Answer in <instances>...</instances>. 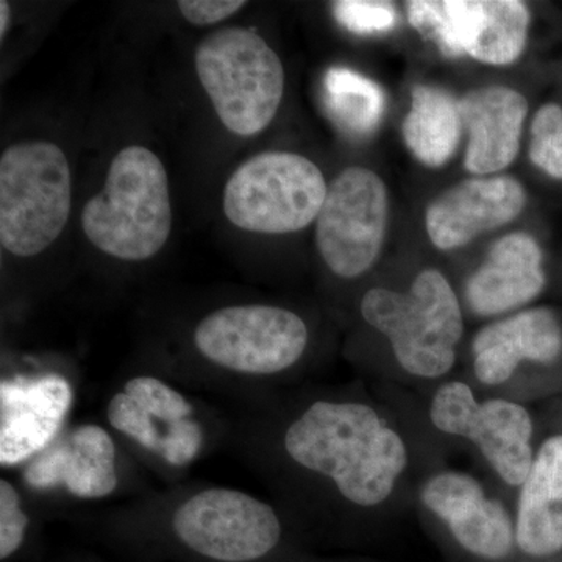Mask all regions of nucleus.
I'll list each match as a JSON object with an SVG mask.
<instances>
[{
    "mask_svg": "<svg viewBox=\"0 0 562 562\" xmlns=\"http://www.w3.org/2000/svg\"><path fill=\"white\" fill-rule=\"evenodd\" d=\"M224 447L269 482H313L353 508L382 505L408 464L401 435L349 398L316 397L288 414L241 403Z\"/></svg>",
    "mask_w": 562,
    "mask_h": 562,
    "instance_id": "1",
    "label": "nucleus"
},
{
    "mask_svg": "<svg viewBox=\"0 0 562 562\" xmlns=\"http://www.w3.org/2000/svg\"><path fill=\"white\" fill-rule=\"evenodd\" d=\"M117 538L151 542L201 562H262L286 535L280 509L250 492L181 482L102 509Z\"/></svg>",
    "mask_w": 562,
    "mask_h": 562,
    "instance_id": "2",
    "label": "nucleus"
},
{
    "mask_svg": "<svg viewBox=\"0 0 562 562\" xmlns=\"http://www.w3.org/2000/svg\"><path fill=\"white\" fill-rule=\"evenodd\" d=\"M188 346V357L165 376L188 390L247 403L301 364L310 330L297 313L283 306L238 303L211 310L195 322Z\"/></svg>",
    "mask_w": 562,
    "mask_h": 562,
    "instance_id": "3",
    "label": "nucleus"
},
{
    "mask_svg": "<svg viewBox=\"0 0 562 562\" xmlns=\"http://www.w3.org/2000/svg\"><path fill=\"white\" fill-rule=\"evenodd\" d=\"M103 424L166 486L225 446L228 416L158 372L133 373L111 390Z\"/></svg>",
    "mask_w": 562,
    "mask_h": 562,
    "instance_id": "4",
    "label": "nucleus"
},
{
    "mask_svg": "<svg viewBox=\"0 0 562 562\" xmlns=\"http://www.w3.org/2000/svg\"><path fill=\"white\" fill-rule=\"evenodd\" d=\"M143 469L105 424L80 422L18 469V482L44 512L144 494Z\"/></svg>",
    "mask_w": 562,
    "mask_h": 562,
    "instance_id": "5",
    "label": "nucleus"
},
{
    "mask_svg": "<svg viewBox=\"0 0 562 562\" xmlns=\"http://www.w3.org/2000/svg\"><path fill=\"white\" fill-rule=\"evenodd\" d=\"M94 247L124 261H146L171 235L169 181L160 158L143 146H128L111 161L105 188L81 214Z\"/></svg>",
    "mask_w": 562,
    "mask_h": 562,
    "instance_id": "6",
    "label": "nucleus"
},
{
    "mask_svg": "<svg viewBox=\"0 0 562 562\" xmlns=\"http://www.w3.org/2000/svg\"><path fill=\"white\" fill-rule=\"evenodd\" d=\"M361 314L390 339L398 364L412 375L438 379L453 368L464 322L453 288L436 269L420 272L408 292H366Z\"/></svg>",
    "mask_w": 562,
    "mask_h": 562,
    "instance_id": "7",
    "label": "nucleus"
},
{
    "mask_svg": "<svg viewBox=\"0 0 562 562\" xmlns=\"http://www.w3.org/2000/svg\"><path fill=\"white\" fill-rule=\"evenodd\" d=\"M195 70L222 124L239 136L265 131L283 99L279 55L250 29L211 33L195 50Z\"/></svg>",
    "mask_w": 562,
    "mask_h": 562,
    "instance_id": "8",
    "label": "nucleus"
},
{
    "mask_svg": "<svg viewBox=\"0 0 562 562\" xmlns=\"http://www.w3.org/2000/svg\"><path fill=\"white\" fill-rule=\"evenodd\" d=\"M65 151L47 140L10 146L0 158V243L16 257H35L57 241L70 211Z\"/></svg>",
    "mask_w": 562,
    "mask_h": 562,
    "instance_id": "9",
    "label": "nucleus"
},
{
    "mask_svg": "<svg viewBox=\"0 0 562 562\" xmlns=\"http://www.w3.org/2000/svg\"><path fill=\"white\" fill-rule=\"evenodd\" d=\"M327 191L321 169L308 158L265 151L239 166L228 180L225 216L243 231L299 232L317 220Z\"/></svg>",
    "mask_w": 562,
    "mask_h": 562,
    "instance_id": "10",
    "label": "nucleus"
},
{
    "mask_svg": "<svg viewBox=\"0 0 562 562\" xmlns=\"http://www.w3.org/2000/svg\"><path fill=\"white\" fill-rule=\"evenodd\" d=\"M408 20L442 55L512 65L522 55L530 11L517 0H413Z\"/></svg>",
    "mask_w": 562,
    "mask_h": 562,
    "instance_id": "11",
    "label": "nucleus"
},
{
    "mask_svg": "<svg viewBox=\"0 0 562 562\" xmlns=\"http://www.w3.org/2000/svg\"><path fill=\"white\" fill-rule=\"evenodd\" d=\"M316 243L335 276L357 279L382 251L387 224V191L366 168L344 169L328 187L317 216Z\"/></svg>",
    "mask_w": 562,
    "mask_h": 562,
    "instance_id": "12",
    "label": "nucleus"
},
{
    "mask_svg": "<svg viewBox=\"0 0 562 562\" xmlns=\"http://www.w3.org/2000/svg\"><path fill=\"white\" fill-rule=\"evenodd\" d=\"M432 425L479 447L509 486H522L531 471L532 420L524 406L492 398L480 403L465 383L443 384L432 397Z\"/></svg>",
    "mask_w": 562,
    "mask_h": 562,
    "instance_id": "13",
    "label": "nucleus"
},
{
    "mask_svg": "<svg viewBox=\"0 0 562 562\" xmlns=\"http://www.w3.org/2000/svg\"><path fill=\"white\" fill-rule=\"evenodd\" d=\"M77 382L60 369L3 373L0 380V464L21 469L66 428Z\"/></svg>",
    "mask_w": 562,
    "mask_h": 562,
    "instance_id": "14",
    "label": "nucleus"
},
{
    "mask_svg": "<svg viewBox=\"0 0 562 562\" xmlns=\"http://www.w3.org/2000/svg\"><path fill=\"white\" fill-rule=\"evenodd\" d=\"M422 502L449 527L462 549L490 561L508 558L516 543V527L501 502L465 473L432 476L422 491Z\"/></svg>",
    "mask_w": 562,
    "mask_h": 562,
    "instance_id": "15",
    "label": "nucleus"
},
{
    "mask_svg": "<svg viewBox=\"0 0 562 562\" xmlns=\"http://www.w3.org/2000/svg\"><path fill=\"white\" fill-rule=\"evenodd\" d=\"M525 202L522 183L514 177L461 181L428 206V236L438 249H457L516 220Z\"/></svg>",
    "mask_w": 562,
    "mask_h": 562,
    "instance_id": "16",
    "label": "nucleus"
},
{
    "mask_svg": "<svg viewBox=\"0 0 562 562\" xmlns=\"http://www.w3.org/2000/svg\"><path fill=\"white\" fill-rule=\"evenodd\" d=\"M542 260L541 247L528 233L503 236L465 284V301L472 312L497 316L535 301L546 288Z\"/></svg>",
    "mask_w": 562,
    "mask_h": 562,
    "instance_id": "17",
    "label": "nucleus"
},
{
    "mask_svg": "<svg viewBox=\"0 0 562 562\" xmlns=\"http://www.w3.org/2000/svg\"><path fill=\"white\" fill-rule=\"evenodd\" d=\"M462 125L469 133L464 166L475 176L508 168L519 154L528 102L519 91L486 87L460 101Z\"/></svg>",
    "mask_w": 562,
    "mask_h": 562,
    "instance_id": "18",
    "label": "nucleus"
},
{
    "mask_svg": "<svg viewBox=\"0 0 562 562\" xmlns=\"http://www.w3.org/2000/svg\"><path fill=\"white\" fill-rule=\"evenodd\" d=\"M476 379L484 384H502L520 362L550 364L562 353V328L550 310L535 308L494 322L473 341Z\"/></svg>",
    "mask_w": 562,
    "mask_h": 562,
    "instance_id": "19",
    "label": "nucleus"
},
{
    "mask_svg": "<svg viewBox=\"0 0 562 562\" xmlns=\"http://www.w3.org/2000/svg\"><path fill=\"white\" fill-rule=\"evenodd\" d=\"M516 543L535 558L552 557L562 550V435L542 443L522 484Z\"/></svg>",
    "mask_w": 562,
    "mask_h": 562,
    "instance_id": "20",
    "label": "nucleus"
},
{
    "mask_svg": "<svg viewBox=\"0 0 562 562\" xmlns=\"http://www.w3.org/2000/svg\"><path fill=\"white\" fill-rule=\"evenodd\" d=\"M461 127L460 102L450 92L430 85L413 88L403 138L417 160L428 168H441L460 144Z\"/></svg>",
    "mask_w": 562,
    "mask_h": 562,
    "instance_id": "21",
    "label": "nucleus"
},
{
    "mask_svg": "<svg viewBox=\"0 0 562 562\" xmlns=\"http://www.w3.org/2000/svg\"><path fill=\"white\" fill-rule=\"evenodd\" d=\"M324 102L335 124L355 138L371 135L382 122L386 106L380 85L349 68L327 70Z\"/></svg>",
    "mask_w": 562,
    "mask_h": 562,
    "instance_id": "22",
    "label": "nucleus"
},
{
    "mask_svg": "<svg viewBox=\"0 0 562 562\" xmlns=\"http://www.w3.org/2000/svg\"><path fill=\"white\" fill-rule=\"evenodd\" d=\"M41 509L18 480H0V561H10L24 549Z\"/></svg>",
    "mask_w": 562,
    "mask_h": 562,
    "instance_id": "23",
    "label": "nucleus"
},
{
    "mask_svg": "<svg viewBox=\"0 0 562 562\" xmlns=\"http://www.w3.org/2000/svg\"><path fill=\"white\" fill-rule=\"evenodd\" d=\"M530 160L553 179L562 180V109L547 103L531 124Z\"/></svg>",
    "mask_w": 562,
    "mask_h": 562,
    "instance_id": "24",
    "label": "nucleus"
},
{
    "mask_svg": "<svg viewBox=\"0 0 562 562\" xmlns=\"http://www.w3.org/2000/svg\"><path fill=\"white\" fill-rule=\"evenodd\" d=\"M333 14L344 29L357 35L386 33L397 24V13L386 2L342 0L333 3Z\"/></svg>",
    "mask_w": 562,
    "mask_h": 562,
    "instance_id": "25",
    "label": "nucleus"
},
{
    "mask_svg": "<svg viewBox=\"0 0 562 562\" xmlns=\"http://www.w3.org/2000/svg\"><path fill=\"white\" fill-rule=\"evenodd\" d=\"M243 0H183L179 9L184 20L194 25L216 24L243 9Z\"/></svg>",
    "mask_w": 562,
    "mask_h": 562,
    "instance_id": "26",
    "label": "nucleus"
},
{
    "mask_svg": "<svg viewBox=\"0 0 562 562\" xmlns=\"http://www.w3.org/2000/svg\"><path fill=\"white\" fill-rule=\"evenodd\" d=\"M10 24V5L2 0L0 2V35L5 36L7 31H9Z\"/></svg>",
    "mask_w": 562,
    "mask_h": 562,
    "instance_id": "27",
    "label": "nucleus"
}]
</instances>
